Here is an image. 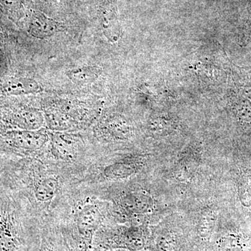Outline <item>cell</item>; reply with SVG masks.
<instances>
[{
  "label": "cell",
  "mask_w": 251,
  "mask_h": 251,
  "mask_svg": "<svg viewBox=\"0 0 251 251\" xmlns=\"http://www.w3.org/2000/svg\"><path fill=\"white\" fill-rule=\"evenodd\" d=\"M16 241L6 226L0 227V251H16Z\"/></svg>",
  "instance_id": "cell-11"
},
{
  "label": "cell",
  "mask_w": 251,
  "mask_h": 251,
  "mask_svg": "<svg viewBox=\"0 0 251 251\" xmlns=\"http://www.w3.org/2000/svg\"><path fill=\"white\" fill-rule=\"evenodd\" d=\"M100 20L104 34L110 42L115 43L121 36L117 6L114 0H103L100 6Z\"/></svg>",
  "instance_id": "cell-2"
},
{
  "label": "cell",
  "mask_w": 251,
  "mask_h": 251,
  "mask_svg": "<svg viewBox=\"0 0 251 251\" xmlns=\"http://www.w3.org/2000/svg\"><path fill=\"white\" fill-rule=\"evenodd\" d=\"M59 188V181L53 176H46L38 180L34 185V196L39 202L49 203L54 199Z\"/></svg>",
  "instance_id": "cell-6"
},
{
  "label": "cell",
  "mask_w": 251,
  "mask_h": 251,
  "mask_svg": "<svg viewBox=\"0 0 251 251\" xmlns=\"http://www.w3.org/2000/svg\"><path fill=\"white\" fill-rule=\"evenodd\" d=\"M60 25L44 15L37 14L31 21L30 29L33 36L39 39L49 37L60 30Z\"/></svg>",
  "instance_id": "cell-7"
},
{
  "label": "cell",
  "mask_w": 251,
  "mask_h": 251,
  "mask_svg": "<svg viewBox=\"0 0 251 251\" xmlns=\"http://www.w3.org/2000/svg\"><path fill=\"white\" fill-rule=\"evenodd\" d=\"M121 204L126 211L133 214H146L153 205L151 198L142 192L127 193L122 198Z\"/></svg>",
  "instance_id": "cell-5"
},
{
  "label": "cell",
  "mask_w": 251,
  "mask_h": 251,
  "mask_svg": "<svg viewBox=\"0 0 251 251\" xmlns=\"http://www.w3.org/2000/svg\"><path fill=\"white\" fill-rule=\"evenodd\" d=\"M78 142L69 135L56 134L52 137V153L54 158L64 161L75 159L78 153Z\"/></svg>",
  "instance_id": "cell-4"
},
{
  "label": "cell",
  "mask_w": 251,
  "mask_h": 251,
  "mask_svg": "<svg viewBox=\"0 0 251 251\" xmlns=\"http://www.w3.org/2000/svg\"><path fill=\"white\" fill-rule=\"evenodd\" d=\"M3 92L11 94H27L37 93L41 88L39 84L30 78L16 79L9 81L3 86Z\"/></svg>",
  "instance_id": "cell-8"
},
{
  "label": "cell",
  "mask_w": 251,
  "mask_h": 251,
  "mask_svg": "<svg viewBox=\"0 0 251 251\" xmlns=\"http://www.w3.org/2000/svg\"><path fill=\"white\" fill-rule=\"evenodd\" d=\"M135 166L129 163H118L112 165L105 170V175L110 178L125 177L134 172Z\"/></svg>",
  "instance_id": "cell-10"
},
{
  "label": "cell",
  "mask_w": 251,
  "mask_h": 251,
  "mask_svg": "<svg viewBox=\"0 0 251 251\" xmlns=\"http://www.w3.org/2000/svg\"><path fill=\"white\" fill-rule=\"evenodd\" d=\"M9 143L15 148L27 151L41 150L47 143V135L42 131H14L9 133Z\"/></svg>",
  "instance_id": "cell-3"
},
{
  "label": "cell",
  "mask_w": 251,
  "mask_h": 251,
  "mask_svg": "<svg viewBox=\"0 0 251 251\" xmlns=\"http://www.w3.org/2000/svg\"><path fill=\"white\" fill-rule=\"evenodd\" d=\"M126 245L133 250H139L143 244L139 229L130 228L125 234Z\"/></svg>",
  "instance_id": "cell-12"
},
{
  "label": "cell",
  "mask_w": 251,
  "mask_h": 251,
  "mask_svg": "<svg viewBox=\"0 0 251 251\" xmlns=\"http://www.w3.org/2000/svg\"><path fill=\"white\" fill-rule=\"evenodd\" d=\"M102 219V211L99 204L88 203L82 206L77 213V229L84 237H91L100 226Z\"/></svg>",
  "instance_id": "cell-1"
},
{
  "label": "cell",
  "mask_w": 251,
  "mask_h": 251,
  "mask_svg": "<svg viewBox=\"0 0 251 251\" xmlns=\"http://www.w3.org/2000/svg\"><path fill=\"white\" fill-rule=\"evenodd\" d=\"M126 251L125 250H116V251Z\"/></svg>",
  "instance_id": "cell-13"
},
{
  "label": "cell",
  "mask_w": 251,
  "mask_h": 251,
  "mask_svg": "<svg viewBox=\"0 0 251 251\" xmlns=\"http://www.w3.org/2000/svg\"><path fill=\"white\" fill-rule=\"evenodd\" d=\"M101 70L95 67H82L72 69L67 72L69 80L77 84L83 85L92 83L100 75Z\"/></svg>",
  "instance_id": "cell-9"
}]
</instances>
